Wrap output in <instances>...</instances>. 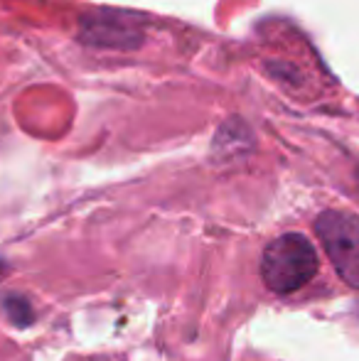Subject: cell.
Wrapping results in <instances>:
<instances>
[{
    "mask_svg": "<svg viewBox=\"0 0 359 361\" xmlns=\"http://www.w3.org/2000/svg\"><path fill=\"white\" fill-rule=\"evenodd\" d=\"M317 251L303 233H283L273 238L261 256V278L276 295H291L317 276Z\"/></svg>",
    "mask_w": 359,
    "mask_h": 361,
    "instance_id": "obj_1",
    "label": "cell"
},
{
    "mask_svg": "<svg viewBox=\"0 0 359 361\" xmlns=\"http://www.w3.org/2000/svg\"><path fill=\"white\" fill-rule=\"evenodd\" d=\"M315 233L337 276L347 286L359 290V216L350 212L327 209L317 216Z\"/></svg>",
    "mask_w": 359,
    "mask_h": 361,
    "instance_id": "obj_2",
    "label": "cell"
},
{
    "mask_svg": "<svg viewBox=\"0 0 359 361\" xmlns=\"http://www.w3.org/2000/svg\"><path fill=\"white\" fill-rule=\"evenodd\" d=\"M138 20L130 13H99L84 20L82 39L99 47H135L140 42Z\"/></svg>",
    "mask_w": 359,
    "mask_h": 361,
    "instance_id": "obj_3",
    "label": "cell"
},
{
    "mask_svg": "<svg viewBox=\"0 0 359 361\" xmlns=\"http://www.w3.org/2000/svg\"><path fill=\"white\" fill-rule=\"evenodd\" d=\"M5 310H8L13 322L30 324V319H32V310H30V305L23 298H5Z\"/></svg>",
    "mask_w": 359,
    "mask_h": 361,
    "instance_id": "obj_4",
    "label": "cell"
}]
</instances>
